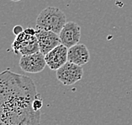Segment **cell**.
<instances>
[{
  "instance_id": "obj_5",
  "label": "cell",
  "mask_w": 132,
  "mask_h": 125,
  "mask_svg": "<svg viewBox=\"0 0 132 125\" xmlns=\"http://www.w3.org/2000/svg\"><path fill=\"white\" fill-rule=\"evenodd\" d=\"M20 69L23 71L30 73H37L43 71L46 65L45 55L40 52L30 54L27 56H22L20 59Z\"/></svg>"
},
{
  "instance_id": "obj_7",
  "label": "cell",
  "mask_w": 132,
  "mask_h": 125,
  "mask_svg": "<svg viewBox=\"0 0 132 125\" xmlns=\"http://www.w3.org/2000/svg\"><path fill=\"white\" fill-rule=\"evenodd\" d=\"M35 31H36L35 36L39 43L40 52L44 55H46L55 47L62 44L58 34L42 29H36Z\"/></svg>"
},
{
  "instance_id": "obj_4",
  "label": "cell",
  "mask_w": 132,
  "mask_h": 125,
  "mask_svg": "<svg viewBox=\"0 0 132 125\" xmlns=\"http://www.w3.org/2000/svg\"><path fill=\"white\" fill-rule=\"evenodd\" d=\"M83 76L82 66L67 62L56 70V78L64 85H72L81 80Z\"/></svg>"
},
{
  "instance_id": "obj_11",
  "label": "cell",
  "mask_w": 132,
  "mask_h": 125,
  "mask_svg": "<svg viewBox=\"0 0 132 125\" xmlns=\"http://www.w3.org/2000/svg\"><path fill=\"white\" fill-rule=\"evenodd\" d=\"M11 1H14V2H20L21 0H11Z\"/></svg>"
},
{
  "instance_id": "obj_10",
  "label": "cell",
  "mask_w": 132,
  "mask_h": 125,
  "mask_svg": "<svg viewBox=\"0 0 132 125\" xmlns=\"http://www.w3.org/2000/svg\"><path fill=\"white\" fill-rule=\"evenodd\" d=\"M24 30L23 29V27L21 26V25H15L13 29V32L15 35V36H18V35H20V33L23 32Z\"/></svg>"
},
{
  "instance_id": "obj_8",
  "label": "cell",
  "mask_w": 132,
  "mask_h": 125,
  "mask_svg": "<svg viewBox=\"0 0 132 125\" xmlns=\"http://www.w3.org/2000/svg\"><path fill=\"white\" fill-rule=\"evenodd\" d=\"M68 48L61 44L45 55L46 65L51 70H57L67 62Z\"/></svg>"
},
{
  "instance_id": "obj_3",
  "label": "cell",
  "mask_w": 132,
  "mask_h": 125,
  "mask_svg": "<svg viewBox=\"0 0 132 125\" xmlns=\"http://www.w3.org/2000/svg\"><path fill=\"white\" fill-rule=\"evenodd\" d=\"M36 31L33 28H27L20 35L16 36L11 48L14 53H20L22 56H27L40 52L39 43L35 36Z\"/></svg>"
},
{
  "instance_id": "obj_6",
  "label": "cell",
  "mask_w": 132,
  "mask_h": 125,
  "mask_svg": "<svg viewBox=\"0 0 132 125\" xmlns=\"http://www.w3.org/2000/svg\"><path fill=\"white\" fill-rule=\"evenodd\" d=\"M58 35L61 43L70 48L79 43L81 39V27L76 22H67Z\"/></svg>"
},
{
  "instance_id": "obj_1",
  "label": "cell",
  "mask_w": 132,
  "mask_h": 125,
  "mask_svg": "<svg viewBox=\"0 0 132 125\" xmlns=\"http://www.w3.org/2000/svg\"><path fill=\"white\" fill-rule=\"evenodd\" d=\"M38 94L29 77L9 69L0 73V125H40V111L33 107Z\"/></svg>"
},
{
  "instance_id": "obj_9",
  "label": "cell",
  "mask_w": 132,
  "mask_h": 125,
  "mask_svg": "<svg viewBox=\"0 0 132 125\" xmlns=\"http://www.w3.org/2000/svg\"><path fill=\"white\" fill-rule=\"evenodd\" d=\"M90 60V53L84 44L78 43L68 48L67 53V62L74 64L82 66L88 63Z\"/></svg>"
},
{
  "instance_id": "obj_2",
  "label": "cell",
  "mask_w": 132,
  "mask_h": 125,
  "mask_svg": "<svg viewBox=\"0 0 132 125\" xmlns=\"http://www.w3.org/2000/svg\"><path fill=\"white\" fill-rule=\"evenodd\" d=\"M66 23L67 17L64 12L56 7H47L38 15L36 29H42L59 34Z\"/></svg>"
}]
</instances>
